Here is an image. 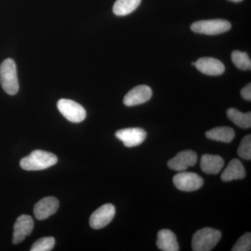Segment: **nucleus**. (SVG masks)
<instances>
[{
	"label": "nucleus",
	"mask_w": 251,
	"mask_h": 251,
	"mask_svg": "<svg viewBox=\"0 0 251 251\" xmlns=\"http://www.w3.org/2000/svg\"><path fill=\"white\" fill-rule=\"evenodd\" d=\"M57 161V157L54 153L43 150H35L29 156L23 158L20 165L25 171H43L55 165Z\"/></svg>",
	"instance_id": "obj_1"
},
{
	"label": "nucleus",
	"mask_w": 251,
	"mask_h": 251,
	"mask_svg": "<svg viewBox=\"0 0 251 251\" xmlns=\"http://www.w3.org/2000/svg\"><path fill=\"white\" fill-rule=\"evenodd\" d=\"M0 83L4 92L15 95L19 90L16 63L12 59H5L0 66Z\"/></svg>",
	"instance_id": "obj_2"
},
{
	"label": "nucleus",
	"mask_w": 251,
	"mask_h": 251,
	"mask_svg": "<svg viewBox=\"0 0 251 251\" xmlns=\"http://www.w3.org/2000/svg\"><path fill=\"white\" fill-rule=\"evenodd\" d=\"M221 239V231L211 227H204L193 234L191 243L192 250L210 251L216 247Z\"/></svg>",
	"instance_id": "obj_3"
},
{
	"label": "nucleus",
	"mask_w": 251,
	"mask_h": 251,
	"mask_svg": "<svg viewBox=\"0 0 251 251\" xmlns=\"http://www.w3.org/2000/svg\"><path fill=\"white\" fill-rule=\"evenodd\" d=\"M231 23L224 19L207 20L200 21L193 23L191 30L198 34L206 35H217L223 34L231 29Z\"/></svg>",
	"instance_id": "obj_4"
},
{
	"label": "nucleus",
	"mask_w": 251,
	"mask_h": 251,
	"mask_svg": "<svg viewBox=\"0 0 251 251\" xmlns=\"http://www.w3.org/2000/svg\"><path fill=\"white\" fill-rule=\"evenodd\" d=\"M57 105L60 113L69 122L80 123L85 120L87 113L85 108L76 102L62 99L59 100Z\"/></svg>",
	"instance_id": "obj_5"
},
{
	"label": "nucleus",
	"mask_w": 251,
	"mask_h": 251,
	"mask_svg": "<svg viewBox=\"0 0 251 251\" xmlns=\"http://www.w3.org/2000/svg\"><path fill=\"white\" fill-rule=\"evenodd\" d=\"M173 183L175 187L180 191L191 192L202 187L204 180L196 173L182 172L175 175Z\"/></svg>",
	"instance_id": "obj_6"
},
{
	"label": "nucleus",
	"mask_w": 251,
	"mask_h": 251,
	"mask_svg": "<svg viewBox=\"0 0 251 251\" xmlns=\"http://www.w3.org/2000/svg\"><path fill=\"white\" fill-rule=\"evenodd\" d=\"M115 215V207L113 204H103L91 215L90 226L95 229L103 228L111 222Z\"/></svg>",
	"instance_id": "obj_7"
},
{
	"label": "nucleus",
	"mask_w": 251,
	"mask_h": 251,
	"mask_svg": "<svg viewBox=\"0 0 251 251\" xmlns=\"http://www.w3.org/2000/svg\"><path fill=\"white\" fill-rule=\"evenodd\" d=\"M115 136L121 140L126 148H133L141 145L147 138V133L140 128H128L117 130Z\"/></svg>",
	"instance_id": "obj_8"
},
{
	"label": "nucleus",
	"mask_w": 251,
	"mask_h": 251,
	"mask_svg": "<svg viewBox=\"0 0 251 251\" xmlns=\"http://www.w3.org/2000/svg\"><path fill=\"white\" fill-rule=\"evenodd\" d=\"M198 161L197 153L192 150H185L178 153L170 160L168 166L175 171L182 172L187 170L189 167L194 166Z\"/></svg>",
	"instance_id": "obj_9"
},
{
	"label": "nucleus",
	"mask_w": 251,
	"mask_h": 251,
	"mask_svg": "<svg viewBox=\"0 0 251 251\" xmlns=\"http://www.w3.org/2000/svg\"><path fill=\"white\" fill-rule=\"evenodd\" d=\"M152 97V90L148 85H138L130 90L124 99L126 106H135L146 103Z\"/></svg>",
	"instance_id": "obj_10"
},
{
	"label": "nucleus",
	"mask_w": 251,
	"mask_h": 251,
	"mask_svg": "<svg viewBox=\"0 0 251 251\" xmlns=\"http://www.w3.org/2000/svg\"><path fill=\"white\" fill-rule=\"evenodd\" d=\"M34 228V221L29 215H21L16 220L13 233V243L18 244L29 235Z\"/></svg>",
	"instance_id": "obj_11"
},
{
	"label": "nucleus",
	"mask_w": 251,
	"mask_h": 251,
	"mask_svg": "<svg viewBox=\"0 0 251 251\" xmlns=\"http://www.w3.org/2000/svg\"><path fill=\"white\" fill-rule=\"evenodd\" d=\"M192 64L202 74L212 76L221 75L226 69L221 61L213 57H201L196 62H193Z\"/></svg>",
	"instance_id": "obj_12"
},
{
	"label": "nucleus",
	"mask_w": 251,
	"mask_h": 251,
	"mask_svg": "<svg viewBox=\"0 0 251 251\" xmlns=\"http://www.w3.org/2000/svg\"><path fill=\"white\" fill-rule=\"evenodd\" d=\"M59 201L54 197H46L36 203L34 208V214L36 219L45 220L53 215L59 209Z\"/></svg>",
	"instance_id": "obj_13"
},
{
	"label": "nucleus",
	"mask_w": 251,
	"mask_h": 251,
	"mask_svg": "<svg viewBox=\"0 0 251 251\" xmlns=\"http://www.w3.org/2000/svg\"><path fill=\"white\" fill-rule=\"evenodd\" d=\"M156 245L160 250L163 251H178L179 244L176 235L170 229H161L157 234Z\"/></svg>",
	"instance_id": "obj_14"
},
{
	"label": "nucleus",
	"mask_w": 251,
	"mask_h": 251,
	"mask_svg": "<svg viewBox=\"0 0 251 251\" xmlns=\"http://www.w3.org/2000/svg\"><path fill=\"white\" fill-rule=\"evenodd\" d=\"M224 166V159L218 155L204 154L201 157V168L206 174H218Z\"/></svg>",
	"instance_id": "obj_15"
},
{
	"label": "nucleus",
	"mask_w": 251,
	"mask_h": 251,
	"mask_svg": "<svg viewBox=\"0 0 251 251\" xmlns=\"http://www.w3.org/2000/svg\"><path fill=\"white\" fill-rule=\"evenodd\" d=\"M246 171L242 162L237 158L232 160L227 168L221 175V179L224 181L242 179L246 176Z\"/></svg>",
	"instance_id": "obj_16"
},
{
	"label": "nucleus",
	"mask_w": 251,
	"mask_h": 251,
	"mask_svg": "<svg viewBox=\"0 0 251 251\" xmlns=\"http://www.w3.org/2000/svg\"><path fill=\"white\" fill-rule=\"evenodd\" d=\"M205 135L208 139L229 143L233 140L235 132L228 126L216 127L206 132Z\"/></svg>",
	"instance_id": "obj_17"
},
{
	"label": "nucleus",
	"mask_w": 251,
	"mask_h": 251,
	"mask_svg": "<svg viewBox=\"0 0 251 251\" xmlns=\"http://www.w3.org/2000/svg\"><path fill=\"white\" fill-rule=\"evenodd\" d=\"M141 3V0H117L113 6L114 14L119 16L131 14Z\"/></svg>",
	"instance_id": "obj_18"
},
{
	"label": "nucleus",
	"mask_w": 251,
	"mask_h": 251,
	"mask_svg": "<svg viewBox=\"0 0 251 251\" xmlns=\"http://www.w3.org/2000/svg\"><path fill=\"white\" fill-rule=\"evenodd\" d=\"M227 116L234 125L242 128H249L251 126V112L247 113L239 111L237 109L231 108L227 111Z\"/></svg>",
	"instance_id": "obj_19"
},
{
	"label": "nucleus",
	"mask_w": 251,
	"mask_h": 251,
	"mask_svg": "<svg viewBox=\"0 0 251 251\" xmlns=\"http://www.w3.org/2000/svg\"><path fill=\"white\" fill-rule=\"evenodd\" d=\"M232 61L234 65L241 70H251V61L247 52L234 50L232 53Z\"/></svg>",
	"instance_id": "obj_20"
},
{
	"label": "nucleus",
	"mask_w": 251,
	"mask_h": 251,
	"mask_svg": "<svg viewBox=\"0 0 251 251\" xmlns=\"http://www.w3.org/2000/svg\"><path fill=\"white\" fill-rule=\"evenodd\" d=\"M55 244L53 237H43L38 239L31 247V251H50L52 250Z\"/></svg>",
	"instance_id": "obj_21"
},
{
	"label": "nucleus",
	"mask_w": 251,
	"mask_h": 251,
	"mask_svg": "<svg viewBox=\"0 0 251 251\" xmlns=\"http://www.w3.org/2000/svg\"><path fill=\"white\" fill-rule=\"evenodd\" d=\"M238 155L243 159H251V135H247L244 137L239 145L237 151Z\"/></svg>",
	"instance_id": "obj_22"
},
{
	"label": "nucleus",
	"mask_w": 251,
	"mask_h": 251,
	"mask_svg": "<svg viewBox=\"0 0 251 251\" xmlns=\"http://www.w3.org/2000/svg\"><path fill=\"white\" fill-rule=\"evenodd\" d=\"M251 250V234L247 232L239 238L234 244L232 251H250Z\"/></svg>",
	"instance_id": "obj_23"
},
{
	"label": "nucleus",
	"mask_w": 251,
	"mask_h": 251,
	"mask_svg": "<svg viewBox=\"0 0 251 251\" xmlns=\"http://www.w3.org/2000/svg\"><path fill=\"white\" fill-rule=\"evenodd\" d=\"M241 95L244 99L247 100H251V84H248L241 91Z\"/></svg>",
	"instance_id": "obj_24"
},
{
	"label": "nucleus",
	"mask_w": 251,
	"mask_h": 251,
	"mask_svg": "<svg viewBox=\"0 0 251 251\" xmlns=\"http://www.w3.org/2000/svg\"><path fill=\"white\" fill-rule=\"evenodd\" d=\"M229 1H234V2H240L242 0H229Z\"/></svg>",
	"instance_id": "obj_25"
}]
</instances>
